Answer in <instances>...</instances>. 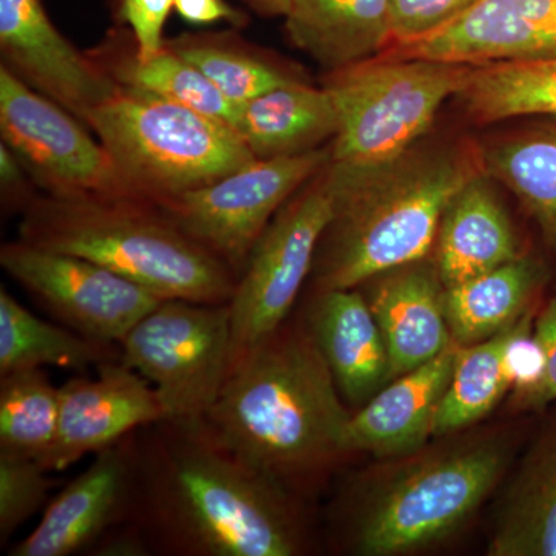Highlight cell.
Returning a JSON list of instances; mask_svg holds the SVG:
<instances>
[{
	"label": "cell",
	"mask_w": 556,
	"mask_h": 556,
	"mask_svg": "<svg viewBox=\"0 0 556 556\" xmlns=\"http://www.w3.org/2000/svg\"><path fill=\"white\" fill-rule=\"evenodd\" d=\"M36 189H39L38 186L33 181L16 153L9 146L0 142V200H2L3 212L24 214L39 195Z\"/></svg>",
	"instance_id": "36"
},
{
	"label": "cell",
	"mask_w": 556,
	"mask_h": 556,
	"mask_svg": "<svg viewBox=\"0 0 556 556\" xmlns=\"http://www.w3.org/2000/svg\"><path fill=\"white\" fill-rule=\"evenodd\" d=\"M533 339L543 353V371L533 386L515 391L511 402L518 409H541L556 402V294L536 314Z\"/></svg>",
	"instance_id": "34"
},
{
	"label": "cell",
	"mask_w": 556,
	"mask_h": 556,
	"mask_svg": "<svg viewBox=\"0 0 556 556\" xmlns=\"http://www.w3.org/2000/svg\"><path fill=\"white\" fill-rule=\"evenodd\" d=\"M119 529L146 555L298 556L306 535L291 492L225 447L206 424L163 419L131 433Z\"/></svg>",
	"instance_id": "1"
},
{
	"label": "cell",
	"mask_w": 556,
	"mask_h": 556,
	"mask_svg": "<svg viewBox=\"0 0 556 556\" xmlns=\"http://www.w3.org/2000/svg\"><path fill=\"white\" fill-rule=\"evenodd\" d=\"M60 388L42 368L0 376V453L42 460L56 441Z\"/></svg>",
	"instance_id": "31"
},
{
	"label": "cell",
	"mask_w": 556,
	"mask_h": 556,
	"mask_svg": "<svg viewBox=\"0 0 556 556\" xmlns=\"http://www.w3.org/2000/svg\"><path fill=\"white\" fill-rule=\"evenodd\" d=\"M468 65L376 56L329 72L325 87L339 112L331 164L361 174L415 148L444 102L466 84Z\"/></svg>",
	"instance_id": "7"
},
{
	"label": "cell",
	"mask_w": 556,
	"mask_h": 556,
	"mask_svg": "<svg viewBox=\"0 0 556 556\" xmlns=\"http://www.w3.org/2000/svg\"><path fill=\"white\" fill-rule=\"evenodd\" d=\"M172 11L175 0H119L118 17L134 36L138 58L150 60L163 51V31Z\"/></svg>",
	"instance_id": "35"
},
{
	"label": "cell",
	"mask_w": 556,
	"mask_h": 556,
	"mask_svg": "<svg viewBox=\"0 0 556 556\" xmlns=\"http://www.w3.org/2000/svg\"><path fill=\"white\" fill-rule=\"evenodd\" d=\"M338 193L328 163L285 203L252 249L229 302L232 364L288 320L334 218Z\"/></svg>",
	"instance_id": "9"
},
{
	"label": "cell",
	"mask_w": 556,
	"mask_h": 556,
	"mask_svg": "<svg viewBox=\"0 0 556 556\" xmlns=\"http://www.w3.org/2000/svg\"><path fill=\"white\" fill-rule=\"evenodd\" d=\"M369 281L375 283L365 298L387 345L391 380L455 343L445 314V285L437 266L419 260Z\"/></svg>",
	"instance_id": "18"
},
{
	"label": "cell",
	"mask_w": 556,
	"mask_h": 556,
	"mask_svg": "<svg viewBox=\"0 0 556 556\" xmlns=\"http://www.w3.org/2000/svg\"><path fill=\"white\" fill-rule=\"evenodd\" d=\"M0 135L42 193L134 199L90 127L3 65Z\"/></svg>",
	"instance_id": "11"
},
{
	"label": "cell",
	"mask_w": 556,
	"mask_h": 556,
	"mask_svg": "<svg viewBox=\"0 0 556 556\" xmlns=\"http://www.w3.org/2000/svg\"><path fill=\"white\" fill-rule=\"evenodd\" d=\"M130 485L131 433L94 455L93 463L47 504L39 525L10 556L91 554L126 518Z\"/></svg>",
	"instance_id": "16"
},
{
	"label": "cell",
	"mask_w": 556,
	"mask_h": 556,
	"mask_svg": "<svg viewBox=\"0 0 556 556\" xmlns=\"http://www.w3.org/2000/svg\"><path fill=\"white\" fill-rule=\"evenodd\" d=\"M475 2L477 0H391L390 47L415 42L441 30L463 16Z\"/></svg>",
	"instance_id": "33"
},
{
	"label": "cell",
	"mask_w": 556,
	"mask_h": 556,
	"mask_svg": "<svg viewBox=\"0 0 556 556\" xmlns=\"http://www.w3.org/2000/svg\"><path fill=\"white\" fill-rule=\"evenodd\" d=\"M305 324L346 405L364 407L391 382L382 332L357 288L316 289Z\"/></svg>",
	"instance_id": "19"
},
{
	"label": "cell",
	"mask_w": 556,
	"mask_h": 556,
	"mask_svg": "<svg viewBox=\"0 0 556 556\" xmlns=\"http://www.w3.org/2000/svg\"><path fill=\"white\" fill-rule=\"evenodd\" d=\"M533 320L532 309L500 334L459 346L452 380L434 417L433 437H447L478 422L514 388L510 346Z\"/></svg>",
	"instance_id": "27"
},
{
	"label": "cell",
	"mask_w": 556,
	"mask_h": 556,
	"mask_svg": "<svg viewBox=\"0 0 556 556\" xmlns=\"http://www.w3.org/2000/svg\"><path fill=\"white\" fill-rule=\"evenodd\" d=\"M121 358V348L50 324L0 288V376L22 369L58 367L86 372Z\"/></svg>",
	"instance_id": "26"
},
{
	"label": "cell",
	"mask_w": 556,
	"mask_h": 556,
	"mask_svg": "<svg viewBox=\"0 0 556 556\" xmlns=\"http://www.w3.org/2000/svg\"><path fill=\"white\" fill-rule=\"evenodd\" d=\"M17 239L98 263L161 299L223 305L233 270L159 206L130 197L39 193L21 215Z\"/></svg>",
	"instance_id": "4"
},
{
	"label": "cell",
	"mask_w": 556,
	"mask_h": 556,
	"mask_svg": "<svg viewBox=\"0 0 556 556\" xmlns=\"http://www.w3.org/2000/svg\"><path fill=\"white\" fill-rule=\"evenodd\" d=\"M338 179V207L318 244L314 287L358 288L371 278L426 258L450 201L481 174L468 146L413 148L375 170Z\"/></svg>",
	"instance_id": "3"
},
{
	"label": "cell",
	"mask_w": 556,
	"mask_h": 556,
	"mask_svg": "<svg viewBox=\"0 0 556 556\" xmlns=\"http://www.w3.org/2000/svg\"><path fill=\"white\" fill-rule=\"evenodd\" d=\"M548 280L546 265L521 255L445 288V314L452 338L459 346L475 345L500 334L532 311Z\"/></svg>",
	"instance_id": "24"
},
{
	"label": "cell",
	"mask_w": 556,
	"mask_h": 556,
	"mask_svg": "<svg viewBox=\"0 0 556 556\" xmlns=\"http://www.w3.org/2000/svg\"><path fill=\"white\" fill-rule=\"evenodd\" d=\"M244 3L263 17H287L292 0H243Z\"/></svg>",
	"instance_id": "38"
},
{
	"label": "cell",
	"mask_w": 556,
	"mask_h": 556,
	"mask_svg": "<svg viewBox=\"0 0 556 556\" xmlns=\"http://www.w3.org/2000/svg\"><path fill=\"white\" fill-rule=\"evenodd\" d=\"M379 56L468 67L556 60V0H477L441 30Z\"/></svg>",
	"instance_id": "14"
},
{
	"label": "cell",
	"mask_w": 556,
	"mask_h": 556,
	"mask_svg": "<svg viewBox=\"0 0 556 556\" xmlns=\"http://www.w3.org/2000/svg\"><path fill=\"white\" fill-rule=\"evenodd\" d=\"M232 129L257 160L302 155L334 141L339 112L327 87L292 80L237 105Z\"/></svg>",
	"instance_id": "21"
},
{
	"label": "cell",
	"mask_w": 556,
	"mask_h": 556,
	"mask_svg": "<svg viewBox=\"0 0 556 556\" xmlns=\"http://www.w3.org/2000/svg\"><path fill=\"white\" fill-rule=\"evenodd\" d=\"M175 13L197 27L226 22L232 27L241 28L248 22L247 14L226 0H175Z\"/></svg>",
	"instance_id": "37"
},
{
	"label": "cell",
	"mask_w": 556,
	"mask_h": 556,
	"mask_svg": "<svg viewBox=\"0 0 556 556\" xmlns=\"http://www.w3.org/2000/svg\"><path fill=\"white\" fill-rule=\"evenodd\" d=\"M407 459L348 497L343 525L353 554L407 555L441 543L477 514L508 467L507 448L490 441Z\"/></svg>",
	"instance_id": "5"
},
{
	"label": "cell",
	"mask_w": 556,
	"mask_h": 556,
	"mask_svg": "<svg viewBox=\"0 0 556 556\" xmlns=\"http://www.w3.org/2000/svg\"><path fill=\"white\" fill-rule=\"evenodd\" d=\"M163 419L166 412L149 380L121 358L104 362L94 378L80 376L60 387L56 441L40 464L49 471L67 470L84 456Z\"/></svg>",
	"instance_id": "15"
},
{
	"label": "cell",
	"mask_w": 556,
	"mask_h": 556,
	"mask_svg": "<svg viewBox=\"0 0 556 556\" xmlns=\"http://www.w3.org/2000/svg\"><path fill=\"white\" fill-rule=\"evenodd\" d=\"M89 54L119 87L186 105L232 127L237 105L226 100L195 65L169 47L164 46L150 60H141L130 31L116 28Z\"/></svg>",
	"instance_id": "25"
},
{
	"label": "cell",
	"mask_w": 556,
	"mask_h": 556,
	"mask_svg": "<svg viewBox=\"0 0 556 556\" xmlns=\"http://www.w3.org/2000/svg\"><path fill=\"white\" fill-rule=\"evenodd\" d=\"M0 53L16 78L84 123L118 90L89 53L58 30L42 0H0Z\"/></svg>",
	"instance_id": "13"
},
{
	"label": "cell",
	"mask_w": 556,
	"mask_h": 556,
	"mask_svg": "<svg viewBox=\"0 0 556 556\" xmlns=\"http://www.w3.org/2000/svg\"><path fill=\"white\" fill-rule=\"evenodd\" d=\"M86 124L130 195L155 206L257 160L229 124L126 87L118 86Z\"/></svg>",
	"instance_id": "6"
},
{
	"label": "cell",
	"mask_w": 556,
	"mask_h": 556,
	"mask_svg": "<svg viewBox=\"0 0 556 556\" xmlns=\"http://www.w3.org/2000/svg\"><path fill=\"white\" fill-rule=\"evenodd\" d=\"M119 348L121 362L155 388L166 419L203 422L232 365L229 303L163 299Z\"/></svg>",
	"instance_id": "8"
},
{
	"label": "cell",
	"mask_w": 556,
	"mask_h": 556,
	"mask_svg": "<svg viewBox=\"0 0 556 556\" xmlns=\"http://www.w3.org/2000/svg\"><path fill=\"white\" fill-rule=\"evenodd\" d=\"M166 47L195 65L233 105L302 79L233 31L186 33L167 39Z\"/></svg>",
	"instance_id": "30"
},
{
	"label": "cell",
	"mask_w": 556,
	"mask_h": 556,
	"mask_svg": "<svg viewBox=\"0 0 556 556\" xmlns=\"http://www.w3.org/2000/svg\"><path fill=\"white\" fill-rule=\"evenodd\" d=\"M479 156L486 177L517 195L556 255V123L510 135Z\"/></svg>",
	"instance_id": "28"
},
{
	"label": "cell",
	"mask_w": 556,
	"mask_h": 556,
	"mask_svg": "<svg viewBox=\"0 0 556 556\" xmlns=\"http://www.w3.org/2000/svg\"><path fill=\"white\" fill-rule=\"evenodd\" d=\"M39 460L0 453V541L2 546L20 527L49 504L58 485Z\"/></svg>",
	"instance_id": "32"
},
{
	"label": "cell",
	"mask_w": 556,
	"mask_h": 556,
	"mask_svg": "<svg viewBox=\"0 0 556 556\" xmlns=\"http://www.w3.org/2000/svg\"><path fill=\"white\" fill-rule=\"evenodd\" d=\"M331 160V148L254 160L203 188L160 204L190 239L225 262L239 280L277 212Z\"/></svg>",
	"instance_id": "10"
},
{
	"label": "cell",
	"mask_w": 556,
	"mask_h": 556,
	"mask_svg": "<svg viewBox=\"0 0 556 556\" xmlns=\"http://www.w3.org/2000/svg\"><path fill=\"white\" fill-rule=\"evenodd\" d=\"M292 46L328 72L371 60L391 43V0H292Z\"/></svg>",
	"instance_id": "22"
},
{
	"label": "cell",
	"mask_w": 556,
	"mask_h": 556,
	"mask_svg": "<svg viewBox=\"0 0 556 556\" xmlns=\"http://www.w3.org/2000/svg\"><path fill=\"white\" fill-rule=\"evenodd\" d=\"M457 98L478 124L535 115L556 119V60L471 67Z\"/></svg>",
	"instance_id": "29"
},
{
	"label": "cell",
	"mask_w": 556,
	"mask_h": 556,
	"mask_svg": "<svg viewBox=\"0 0 556 556\" xmlns=\"http://www.w3.org/2000/svg\"><path fill=\"white\" fill-rule=\"evenodd\" d=\"M459 345L452 343L407 375L387 383L348 422L345 452L376 457L416 455L433 437L434 417L455 369Z\"/></svg>",
	"instance_id": "17"
},
{
	"label": "cell",
	"mask_w": 556,
	"mask_h": 556,
	"mask_svg": "<svg viewBox=\"0 0 556 556\" xmlns=\"http://www.w3.org/2000/svg\"><path fill=\"white\" fill-rule=\"evenodd\" d=\"M434 247V266L445 288L525 255L510 217L484 172L471 178L450 201Z\"/></svg>",
	"instance_id": "20"
},
{
	"label": "cell",
	"mask_w": 556,
	"mask_h": 556,
	"mask_svg": "<svg viewBox=\"0 0 556 556\" xmlns=\"http://www.w3.org/2000/svg\"><path fill=\"white\" fill-rule=\"evenodd\" d=\"M351 416L305 320H287L233 362L204 424L294 495L348 455Z\"/></svg>",
	"instance_id": "2"
},
{
	"label": "cell",
	"mask_w": 556,
	"mask_h": 556,
	"mask_svg": "<svg viewBox=\"0 0 556 556\" xmlns=\"http://www.w3.org/2000/svg\"><path fill=\"white\" fill-rule=\"evenodd\" d=\"M0 265L64 327L119 343L160 305V295L90 260L17 239L0 248Z\"/></svg>",
	"instance_id": "12"
},
{
	"label": "cell",
	"mask_w": 556,
	"mask_h": 556,
	"mask_svg": "<svg viewBox=\"0 0 556 556\" xmlns=\"http://www.w3.org/2000/svg\"><path fill=\"white\" fill-rule=\"evenodd\" d=\"M492 556H556V422L527 452L503 497Z\"/></svg>",
	"instance_id": "23"
}]
</instances>
